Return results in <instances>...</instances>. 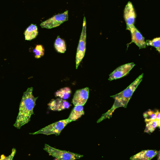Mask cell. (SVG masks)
Listing matches in <instances>:
<instances>
[{
    "label": "cell",
    "instance_id": "24",
    "mask_svg": "<svg viewBox=\"0 0 160 160\" xmlns=\"http://www.w3.org/2000/svg\"><path fill=\"white\" fill-rule=\"evenodd\" d=\"M157 122H158V127L160 128V119H159V120H157Z\"/></svg>",
    "mask_w": 160,
    "mask_h": 160
},
{
    "label": "cell",
    "instance_id": "5",
    "mask_svg": "<svg viewBox=\"0 0 160 160\" xmlns=\"http://www.w3.org/2000/svg\"><path fill=\"white\" fill-rule=\"evenodd\" d=\"M86 21L85 17H84L82 30L76 54V69H78L80 63L85 56L86 51Z\"/></svg>",
    "mask_w": 160,
    "mask_h": 160
},
{
    "label": "cell",
    "instance_id": "6",
    "mask_svg": "<svg viewBox=\"0 0 160 160\" xmlns=\"http://www.w3.org/2000/svg\"><path fill=\"white\" fill-rule=\"evenodd\" d=\"M68 11L67 10L64 13L55 15L52 18L43 22L40 24V26L43 28L48 29H52L60 26L65 22L68 20Z\"/></svg>",
    "mask_w": 160,
    "mask_h": 160
},
{
    "label": "cell",
    "instance_id": "4",
    "mask_svg": "<svg viewBox=\"0 0 160 160\" xmlns=\"http://www.w3.org/2000/svg\"><path fill=\"white\" fill-rule=\"evenodd\" d=\"M71 121L68 118L64 120H60L55 123H52L45 128L39 130L38 131L34 133H30V134H43L49 135L51 134H55L59 135L64 128L66 127L68 124L70 123Z\"/></svg>",
    "mask_w": 160,
    "mask_h": 160
},
{
    "label": "cell",
    "instance_id": "11",
    "mask_svg": "<svg viewBox=\"0 0 160 160\" xmlns=\"http://www.w3.org/2000/svg\"><path fill=\"white\" fill-rule=\"evenodd\" d=\"M50 110L52 111H61L66 109H68L70 104L68 102L61 98L52 99L48 104Z\"/></svg>",
    "mask_w": 160,
    "mask_h": 160
},
{
    "label": "cell",
    "instance_id": "25",
    "mask_svg": "<svg viewBox=\"0 0 160 160\" xmlns=\"http://www.w3.org/2000/svg\"><path fill=\"white\" fill-rule=\"evenodd\" d=\"M157 50H158V51L160 53V48H157Z\"/></svg>",
    "mask_w": 160,
    "mask_h": 160
},
{
    "label": "cell",
    "instance_id": "17",
    "mask_svg": "<svg viewBox=\"0 0 160 160\" xmlns=\"http://www.w3.org/2000/svg\"><path fill=\"white\" fill-rule=\"evenodd\" d=\"M143 117L146 123L156 120V111L148 110L144 113Z\"/></svg>",
    "mask_w": 160,
    "mask_h": 160
},
{
    "label": "cell",
    "instance_id": "13",
    "mask_svg": "<svg viewBox=\"0 0 160 160\" xmlns=\"http://www.w3.org/2000/svg\"><path fill=\"white\" fill-rule=\"evenodd\" d=\"M38 33V29L37 25L35 24H31L24 32L25 39L29 41L32 40L37 37Z\"/></svg>",
    "mask_w": 160,
    "mask_h": 160
},
{
    "label": "cell",
    "instance_id": "12",
    "mask_svg": "<svg viewBox=\"0 0 160 160\" xmlns=\"http://www.w3.org/2000/svg\"><path fill=\"white\" fill-rule=\"evenodd\" d=\"M158 151L155 150H146L131 157V160H151L158 155Z\"/></svg>",
    "mask_w": 160,
    "mask_h": 160
},
{
    "label": "cell",
    "instance_id": "19",
    "mask_svg": "<svg viewBox=\"0 0 160 160\" xmlns=\"http://www.w3.org/2000/svg\"><path fill=\"white\" fill-rule=\"evenodd\" d=\"M44 48L42 45H37L33 50L34 53H35V57L37 59L41 58L44 55Z\"/></svg>",
    "mask_w": 160,
    "mask_h": 160
},
{
    "label": "cell",
    "instance_id": "16",
    "mask_svg": "<svg viewBox=\"0 0 160 160\" xmlns=\"http://www.w3.org/2000/svg\"><path fill=\"white\" fill-rule=\"evenodd\" d=\"M72 91L69 88L65 87L61 88L55 93L56 97H59L64 100H66L70 97Z\"/></svg>",
    "mask_w": 160,
    "mask_h": 160
},
{
    "label": "cell",
    "instance_id": "22",
    "mask_svg": "<svg viewBox=\"0 0 160 160\" xmlns=\"http://www.w3.org/2000/svg\"><path fill=\"white\" fill-rule=\"evenodd\" d=\"M156 120L160 119V111L159 110H156Z\"/></svg>",
    "mask_w": 160,
    "mask_h": 160
},
{
    "label": "cell",
    "instance_id": "3",
    "mask_svg": "<svg viewBox=\"0 0 160 160\" xmlns=\"http://www.w3.org/2000/svg\"><path fill=\"white\" fill-rule=\"evenodd\" d=\"M44 150L58 160H75L83 157V156L80 154L56 149L48 144H45Z\"/></svg>",
    "mask_w": 160,
    "mask_h": 160
},
{
    "label": "cell",
    "instance_id": "10",
    "mask_svg": "<svg viewBox=\"0 0 160 160\" xmlns=\"http://www.w3.org/2000/svg\"><path fill=\"white\" fill-rule=\"evenodd\" d=\"M89 91V88L88 87L76 91L72 100V102L75 106L78 105L83 106L85 104L88 98Z\"/></svg>",
    "mask_w": 160,
    "mask_h": 160
},
{
    "label": "cell",
    "instance_id": "20",
    "mask_svg": "<svg viewBox=\"0 0 160 160\" xmlns=\"http://www.w3.org/2000/svg\"><path fill=\"white\" fill-rule=\"evenodd\" d=\"M147 46H152L156 48H160V37L156 38L152 40L146 41Z\"/></svg>",
    "mask_w": 160,
    "mask_h": 160
},
{
    "label": "cell",
    "instance_id": "23",
    "mask_svg": "<svg viewBox=\"0 0 160 160\" xmlns=\"http://www.w3.org/2000/svg\"><path fill=\"white\" fill-rule=\"evenodd\" d=\"M158 158L157 160H160V150L158 152Z\"/></svg>",
    "mask_w": 160,
    "mask_h": 160
},
{
    "label": "cell",
    "instance_id": "18",
    "mask_svg": "<svg viewBox=\"0 0 160 160\" xmlns=\"http://www.w3.org/2000/svg\"><path fill=\"white\" fill-rule=\"evenodd\" d=\"M157 127H158V124L157 120L147 122L146 125L144 132L148 133H152L155 130Z\"/></svg>",
    "mask_w": 160,
    "mask_h": 160
},
{
    "label": "cell",
    "instance_id": "1",
    "mask_svg": "<svg viewBox=\"0 0 160 160\" xmlns=\"http://www.w3.org/2000/svg\"><path fill=\"white\" fill-rule=\"evenodd\" d=\"M38 98H35L33 95L32 87L29 88L23 93L20 103L18 114L14 125L15 128L20 129L30 121L31 116L34 114V108Z\"/></svg>",
    "mask_w": 160,
    "mask_h": 160
},
{
    "label": "cell",
    "instance_id": "21",
    "mask_svg": "<svg viewBox=\"0 0 160 160\" xmlns=\"http://www.w3.org/2000/svg\"><path fill=\"white\" fill-rule=\"evenodd\" d=\"M16 153V150L15 148H13L12 150L11 154L8 157H5L4 155H2L1 156V159L0 160H13V158L15 156V154Z\"/></svg>",
    "mask_w": 160,
    "mask_h": 160
},
{
    "label": "cell",
    "instance_id": "9",
    "mask_svg": "<svg viewBox=\"0 0 160 160\" xmlns=\"http://www.w3.org/2000/svg\"><path fill=\"white\" fill-rule=\"evenodd\" d=\"M124 18L127 24V28L134 25L136 15L133 5L131 2H128L125 7Z\"/></svg>",
    "mask_w": 160,
    "mask_h": 160
},
{
    "label": "cell",
    "instance_id": "7",
    "mask_svg": "<svg viewBox=\"0 0 160 160\" xmlns=\"http://www.w3.org/2000/svg\"><path fill=\"white\" fill-rule=\"evenodd\" d=\"M134 63H129L123 65L115 69L109 76V81L121 78L127 76L130 71L135 66Z\"/></svg>",
    "mask_w": 160,
    "mask_h": 160
},
{
    "label": "cell",
    "instance_id": "14",
    "mask_svg": "<svg viewBox=\"0 0 160 160\" xmlns=\"http://www.w3.org/2000/svg\"><path fill=\"white\" fill-rule=\"evenodd\" d=\"M84 114V112L83 107L82 105L76 106L72 110L68 119L71 122L76 121Z\"/></svg>",
    "mask_w": 160,
    "mask_h": 160
},
{
    "label": "cell",
    "instance_id": "2",
    "mask_svg": "<svg viewBox=\"0 0 160 160\" xmlns=\"http://www.w3.org/2000/svg\"><path fill=\"white\" fill-rule=\"evenodd\" d=\"M143 74L139 76L127 88L123 90L122 92L114 96H111V98L114 99V102L112 108L108 111L107 112L102 115L98 121V123L106 118H110L111 117L115 110L119 107L127 108L128 103L131 98L132 95L134 91L136 90L138 86L142 80Z\"/></svg>",
    "mask_w": 160,
    "mask_h": 160
},
{
    "label": "cell",
    "instance_id": "8",
    "mask_svg": "<svg viewBox=\"0 0 160 160\" xmlns=\"http://www.w3.org/2000/svg\"><path fill=\"white\" fill-rule=\"evenodd\" d=\"M127 30H129L131 34L132 43L136 44L140 49L146 48V42L144 38L134 25L127 27Z\"/></svg>",
    "mask_w": 160,
    "mask_h": 160
},
{
    "label": "cell",
    "instance_id": "15",
    "mask_svg": "<svg viewBox=\"0 0 160 160\" xmlns=\"http://www.w3.org/2000/svg\"><path fill=\"white\" fill-rule=\"evenodd\" d=\"M54 48L58 52L64 53L66 51V45L64 40L58 37L54 43Z\"/></svg>",
    "mask_w": 160,
    "mask_h": 160
}]
</instances>
